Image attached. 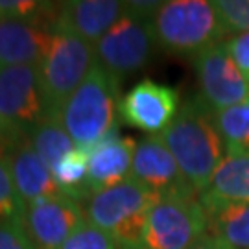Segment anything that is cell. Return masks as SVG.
I'll return each mask as SVG.
<instances>
[{"mask_svg": "<svg viewBox=\"0 0 249 249\" xmlns=\"http://www.w3.org/2000/svg\"><path fill=\"white\" fill-rule=\"evenodd\" d=\"M159 137L176 157L190 187L197 196L203 194L225 157V146L213 107L201 94L190 96L181 106L176 120Z\"/></svg>", "mask_w": 249, "mask_h": 249, "instance_id": "cell-1", "label": "cell"}, {"mask_svg": "<svg viewBox=\"0 0 249 249\" xmlns=\"http://www.w3.org/2000/svg\"><path fill=\"white\" fill-rule=\"evenodd\" d=\"M120 100V80L96 63L57 113L76 148L87 151L115 133Z\"/></svg>", "mask_w": 249, "mask_h": 249, "instance_id": "cell-2", "label": "cell"}, {"mask_svg": "<svg viewBox=\"0 0 249 249\" xmlns=\"http://www.w3.org/2000/svg\"><path fill=\"white\" fill-rule=\"evenodd\" d=\"M157 46L176 55L194 57L223 43L227 36L213 2L170 0L162 2L151 18Z\"/></svg>", "mask_w": 249, "mask_h": 249, "instance_id": "cell-3", "label": "cell"}, {"mask_svg": "<svg viewBox=\"0 0 249 249\" xmlns=\"http://www.w3.org/2000/svg\"><path fill=\"white\" fill-rule=\"evenodd\" d=\"M159 199L160 194L155 190L127 178L115 187L92 194L85 201V216L90 223L109 232L120 249H135L151 207Z\"/></svg>", "mask_w": 249, "mask_h": 249, "instance_id": "cell-4", "label": "cell"}, {"mask_svg": "<svg viewBox=\"0 0 249 249\" xmlns=\"http://www.w3.org/2000/svg\"><path fill=\"white\" fill-rule=\"evenodd\" d=\"M55 116L37 65L0 69V122L9 139H28L43 120Z\"/></svg>", "mask_w": 249, "mask_h": 249, "instance_id": "cell-5", "label": "cell"}, {"mask_svg": "<svg viewBox=\"0 0 249 249\" xmlns=\"http://www.w3.org/2000/svg\"><path fill=\"white\" fill-rule=\"evenodd\" d=\"M207 234L197 196H162L151 207L135 249H192Z\"/></svg>", "mask_w": 249, "mask_h": 249, "instance_id": "cell-6", "label": "cell"}, {"mask_svg": "<svg viewBox=\"0 0 249 249\" xmlns=\"http://www.w3.org/2000/svg\"><path fill=\"white\" fill-rule=\"evenodd\" d=\"M94 65V45L61 30H52L50 45L45 59L39 65V72L48 106L53 115L59 113L63 104L89 76Z\"/></svg>", "mask_w": 249, "mask_h": 249, "instance_id": "cell-7", "label": "cell"}, {"mask_svg": "<svg viewBox=\"0 0 249 249\" xmlns=\"http://www.w3.org/2000/svg\"><path fill=\"white\" fill-rule=\"evenodd\" d=\"M155 46L157 39L151 18L125 6L120 18L94 45L96 63L122 80L127 74L141 71L150 61Z\"/></svg>", "mask_w": 249, "mask_h": 249, "instance_id": "cell-8", "label": "cell"}, {"mask_svg": "<svg viewBox=\"0 0 249 249\" xmlns=\"http://www.w3.org/2000/svg\"><path fill=\"white\" fill-rule=\"evenodd\" d=\"M85 220L80 201L57 194L26 205L22 227L36 249H59Z\"/></svg>", "mask_w": 249, "mask_h": 249, "instance_id": "cell-9", "label": "cell"}, {"mask_svg": "<svg viewBox=\"0 0 249 249\" xmlns=\"http://www.w3.org/2000/svg\"><path fill=\"white\" fill-rule=\"evenodd\" d=\"M201 96L214 111L249 102V80L238 69L223 43L194 59Z\"/></svg>", "mask_w": 249, "mask_h": 249, "instance_id": "cell-10", "label": "cell"}, {"mask_svg": "<svg viewBox=\"0 0 249 249\" xmlns=\"http://www.w3.org/2000/svg\"><path fill=\"white\" fill-rule=\"evenodd\" d=\"M179 109L178 89L150 78L133 85L120 100V118L129 127L150 133V137L164 133Z\"/></svg>", "mask_w": 249, "mask_h": 249, "instance_id": "cell-11", "label": "cell"}, {"mask_svg": "<svg viewBox=\"0 0 249 249\" xmlns=\"http://www.w3.org/2000/svg\"><path fill=\"white\" fill-rule=\"evenodd\" d=\"M131 178L162 196H197L179 168L178 160L159 135L137 144ZM199 197V196H197Z\"/></svg>", "mask_w": 249, "mask_h": 249, "instance_id": "cell-12", "label": "cell"}, {"mask_svg": "<svg viewBox=\"0 0 249 249\" xmlns=\"http://www.w3.org/2000/svg\"><path fill=\"white\" fill-rule=\"evenodd\" d=\"M118 0H71L55 6L50 30H61L96 45L124 13Z\"/></svg>", "mask_w": 249, "mask_h": 249, "instance_id": "cell-13", "label": "cell"}, {"mask_svg": "<svg viewBox=\"0 0 249 249\" xmlns=\"http://www.w3.org/2000/svg\"><path fill=\"white\" fill-rule=\"evenodd\" d=\"M2 155L8 162L15 188L24 207L39 199L61 194L53 181L52 170L39 157V153L34 150L28 139L9 141Z\"/></svg>", "mask_w": 249, "mask_h": 249, "instance_id": "cell-14", "label": "cell"}, {"mask_svg": "<svg viewBox=\"0 0 249 249\" xmlns=\"http://www.w3.org/2000/svg\"><path fill=\"white\" fill-rule=\"evenodd\" d=\"M135 150L137 142L131 137H122L115 131L85 151L89 162L90 196L131 178Z\"/></svg>", "mask_w": 249, "mask_h": 249, "instance_id": "cell-15", "label": "cell"}, {"mask_svg": "<svg viewBox=\"0 0 249 249\" xmlns=\"http://www.w3.org/2000/svg\"><path fill=\"white\" fill-rule=\"evenodd\" d=\"M52 30L32 20H0V69L41 65L50 45Z\"/></svg>", "mask_w": 249, "mask_h": 249, "instance_id": "cell-16", "label": "cell"}, {"mask_svg": "<svg viewBox=\"0 0 249 249\" xmlns=\"http://www.w3.org/2000/svg\"><path fill=\"white\" fill-rule=\"evenodd\" d=\"M199 201H244L249 203V148L225 151V157L214 172L211 185Z\"/></svg>", "mask_w": 249, "mask_h": 249, "instance_id": "cell-17", "label": "cell"}, {"mask_svg": "<svg viewBox=\"0 0 249 249\" xmlns=\"http://www.w3.org/2000/svg\"><path fill=\"white\" fill-rule=\"evenodd\" d=\"M207 216V234L234 249H249V203L201 201Z\"/></svg>", "mask_w": 249, "mask_h": 249, "instance_id": "cell-18", "label": "cell"}, {"mask_svg": "<svg viewBox=\"0 0 249 249\" xmlns=\"http://www.w3.org/2000/svg\"><path fill=\"white\" fill-rule=\"evenodd\" d=\"M52 176L63 196H69L80 203L90 197L87 153L80 148L67 153L52 168Z\"/></svg>", "mask_w": 249, "mask_h": 249, "instance_id": "cell-19", "label": "cell"}, {"mask_svg": "<svg viewBox=\"0 0 249 249\" xmlns=\"http://www.w3.org/2000/svg\"><path fill=\"white\" fill-rule=\"evenodd\" d=\"M30 144L34 146V150L39 153V157L45 160L46 166L52 170L59 160L71 153L72 150H76V144L71 139V135L67 133V129L63 127L59 116H50L43 120L32 131V135L28 137Z\"/></svg>", "mask_w": 249, "mask_h": 249, "instance_id": "cell-20", "label": "cell"}, {"mask_svg": "<svg viewBox=\"0 0 249 249\" xmlns=\"http://www.w3.org/2000/svg\"><path fill=\"white\" fill-rule=\"evenodd\" d=\"M216 125L223 139L225 151H238L249 148V102L214 111Z\"/></svg>", "mask_w": 249, "mask_h": 249, "instance_id": "cell-21", "label": "cell"}, {"mask_svg": "<svg viewBox=\"0 0 249 249\" xmlns=\"http://www.w3.org/2000/svg\"><path fill=\"white\" fill-rule=\"evenodd\" d=\"M24 209L26 207L15 188L8 162L0 153V223L22 222Z\"/></svg>", "mask_w": 249, "mask_h": 249, "instance_id": "cell-22", "label": "cell"}, {"mask_svg": "<svg viewBox=\"0 0 249 249\" xmlns=\"http://www.w3.org/2000/svg\"><path fill=\"white\" fill-rule=\"evenodd\" d=\"M59 249H120V246L109 232L85 220Z\"/></svg>", "mask_w": 249, "mask_h": 249, "instance_id": "cell-23", "label": "cell"}, {"mask_svg": "<svg viewBox=\"0 0 249 249\" xmlns=\"http://www.w3.org/2000/svg\"><path fill=\"white\" fill-rule=\"evenodd\" d=\"M213 6L227 34L249 32V0H213Z\"/></svg>", "mask_w": 249, "mask_h": 249, "instance_id": "cell-24", "label": "cell"}, {"mask_svg": "<svg viewBox=\"0 0 249 249\" xmlns=\"http://www.w3.org/2000/svg\"><path fill=\"white\" fill-rule=\"evenodd\" d=\"M0 249H36L30 242L22 222L0 223Z\"/></svg>", "mask_w": 249, "mask_h": 249, "instance_id": "cell-25", "label": "cell"}, {"mask_svg": "<svg viewBox=\"0 0 249 249\" xmlns=\"http://www.w3.org/2000/svg\"><path fill=\"white\" fill-rule=\"evenodd\" d=\"M223 45L227 48L229 55L234 59V63L238 65V69L246 74V78L249 80V32L234 34L229 39H225Z\"/></svg>", "mask_w": 249, "mask_h": 249, "instance_id": "cell-26", "label": "cell"}, {"mask_svg": "<svg viewBox=\"0 0 249 249\" xmlns=\"http://www.w3.org/2000/svg\"><path fill=\"white\" fill-rule=\"evenodd\" d=\"M125 6L129 9H133L135 13H139V15H142V17H148V18H153V15L159 11V8L162 6V2H157V0H151V2H125Z\"/></svg>", "mask_w": 249, "mask_h": 249, "instance_id": "cell-27", "label": "cell"}, {"mask_svg": "<svg viewBox=\"0 0 249 249\" xmlns=\"http://www.w3.org/2000/svg\"><path fill=\"white\" fill-rule=\"evenodd\" d=\"M192 249H234V248L227 246L225 242L218 240V238H214V236H211V234H205L203 238L197 242Z\"/></svg>", "mask_w": 249, "mask_h": 249, "instance_id": "cell-28", "label": "cell"}, {"mask_svg": "<svg viewBox=\"0 0 249 249\" xmlns=\"http://www.w3.org/2000/svg\"><path fill=\"white\" fill-rule=\"evenodd\" d=\"M9 135H8V131H6V127L2 125V122H0V153L6 150V146L9 144Z\"/></svg>", "mask_w": 249, "mask_h": 249, "instance_id": "cell-29", "label": "cell"}, {"mask_svg": "<svg viewBox=\"0 0 249 249\" xmlns=\"http://www.w3.org/2000/svg\"><path fill=\"white\" fill-rule=\"evenodd\" d=\"M0 20H2V15H0Z\"/></svg>", "mask_w": 249, "mask_h": 249, "instance_id": "cell-30", "label": "cell"}]
</instances>
